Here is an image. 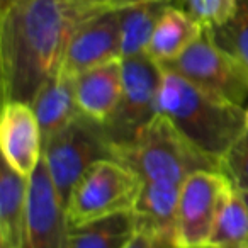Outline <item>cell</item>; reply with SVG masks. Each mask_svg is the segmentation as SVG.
I'll return each mask as SVG.
<instances>
[{
  "instance_id": "6da1fadb",
  "label": "cell",
  "mask_w": 248,
  "mask_h": 248,
  "mask_svg": "<svg viewBox=\"0 0 248 248\" xmlns=\"http://www.w3.org/2000/svg\"><path fill=\"white\" fill-rule=\"evenodd\" d=\"M93 14L72 0H14L0 4L2 104H32L62 70L75 28Z\"/></svg>"
},
{
  "instance_id": "7a4b0ae2",
  "label": "cell",
  "mask_w": 248,
  "mask_h": 248,
  "mask_svg": "<svg viewBox=\"0 0 248 248\" xmlns=\"http://www.w3.org/2000/svg\"><path fill=\"white\" fill-rule=\"evenodd\" d=\"M158 112L190 143L219 162L247 129V107L217 99L167 68L160 83Z\"/></svg>"
},
{
  "instance_id": "3957f363",
  "label": "cell",
  "mask_w": 248,
  "mask_h": 248,
  "mask_svg": "<svg viewBox=\"0 0 248 248\" xmlns=\"http://www.w3.org/2000/svg\"><path fill=\"white\" fill-rule=\"evenodd\" d=\"M114 160L133 170L143 182L182 186L187 177L199 170L221 172L219 160L190 143L160 112L135 141L114 148Z\"/></svg>"
},
{
  "instance_id": "277c9868",
  "label": "cell",
  "mask_w": 248,
  "mask_h": 248,
  "mask_svg": "<svg viewBox=\"0 0 248 248\" xmlns=\"http://www.w3.org/2000/svg\"><path fill=\"white\" fill-rule=\"evenodd\" d=\"M143 180L112 158L95 162L75 184L65 206L70 228L133 211Z\"/></svg>"
},
{
  "instance_id": "5b68a950",
  "label": "cell",
  "mask_w": 248,
  "mask_h": 248,
  "mask_svg": "<svg viewBox=\"0 0 248 248\" xmlns=\"http://www.w3.org/2000/svg\"><path fill=\"white\" fill-rule=\"evenodd\" d=\"M107 158L114 160V145L106 126L83 114H78L43 145V160L63 206H66L80 177L95 162Z\"/></svg>"
},
{
  "instance_id": "8992f818",
  "label": "cell",
  "mask_w": 248,
  "mask_h": 248,
  "mask_svg": "<svg viewBox=\"0 0 248 248\" xmlns=\"http://www.w3.org/2000/svg\"><path fill=\"white\" fill-rule=\"evenodd\" d=\"M123 93L106 131L114 148L126 146L158 114V92L163 66L148 53L123 58Z\"/></svg>"
},
{
  "instance_id": "52a82bcc",
  "label": "cell",
  "mask_w": 248,
  "mask_h": 248,
  "mask_svg": "<svg viewBox=\"0 0 248 248\" xmlns=\"http://www.w3.org/2000/svg\"><path fill=\"white\" fill-rule=\"evenodd\" d=\"M162 66L217 99L240 107L248 106V73L214 45L206 29L179 58Z\"/></svg>"
},
{
  "instance_id": "ba28073f",
  "label": "cell",
  "mask_w": 248,
  "mask_h": 248,
  "mask_svg": "<svg viewBox=\"0 0 248 248\" xmlns=\"http://www.w3.org/2000/svg\"><path fill=\"white\" fill-rule=\"evenodd\" d=\"M231 187L228 177L216 170H199L187 177L177 207V248L207 247L217 211Z\"/></svg>"
},
{
  "instance_id": "9c48e42d",
  "label": "cell",
  "mask_w": 248,
  "mask_h": 248,
  "mask_svg": "<svg viewBox=\"0 0 248 248\" xmlns=\"http://www.w3.org/2000/svg\"><path fill=\"white\" fill-rule=\"evenodd\" d=\"M22 248H70L65 206L43 158L29 179L28 228Z\"/></svg>"
},
{
  "instance_id": "30bf717a",
  "label": "cell",
  "mask_w": 248,
  "mask_h": 248,
  "mask_svg": "<svg viewBox=\"0 0 248 248\" xmlns=\"http://www.w3.org/2000/svg\"><path fill=\"white\" fill-rule=\"evenodd\" d=\"M121 58L119 11H100L90 14L75 28L66 46L62 68L77 77Z\"/></svg>"
},
{
  "instance_id": "8fae6325",
  "label": "cell",
  "mask_w": 248,
  "mask_h": 248,
  "mask_svg": "<svg viewBox=\"0 0 248 248\" xmlns=\"http://www.w3.org/2000/svg\"><path fill=\"white\" fill-rule=\"evenodd\" d=\"M0 148L4 162L16 172L31 177L43 158V136L31 104H2Z\"/></svg>"
},
{
  "instance_id": "7c38bea8",
  "label": "cell",
  "mask_w": 248,
  "mask_h": 248,
  "mask_svg": "<svg viewBox=\"0 0 248 248\" xmlns=\"http://www.w3.org/2000/svg\"><path fill=\"white\" fill-rule=\"evenodd\" d=\"M121 60L104 63L75 77L77 104L83 116L102 124L110 119L123 93Z\"/></svg>"
},
{
  "instance_id": "4fadbf2b",
  "label": "cell",
  "mask_w": 248,
  "mask_h": 248,
  "mask_svg": "<svg viewBox=\"0 0 248 248\" xmlns=\"http://www.w3.org/2000/svg\"><path fill=\"white\" fill-rule=\"evenodd\" d=\"M31 107L38 117L45 145L46 140L56 135L78 114H82L77 104L75 75L62 68L41 87Z\"/></svg>"
},
{
  "instance_id": "5bb4252c",
  "label": "cell",
  "mask_w": 248,
  "mask_h": 248,
  "mask_svg": "<svg viewBox=\"0 0 248 248\" xmlns=\"http://www.w3.org/2000/svg\"><path fill=\"white\" fill-rule=\"evenodd\" d=\"M29 179L7 162L0 167V248H22L28 228Z\"/></svg>"
},
{
  "instance_id": "9a60e30c",
  "label": "cell",
  "mask_w": 248,
  "mask_h": 248,
  "mask_svg": "<svg viewBox=\"0 0 248 248\" xmlns=\"http://www.w3.org/2000/svg\"><path fill=\"white\" fill-rule=\"evenodd\" d=\"M180 187L182 186L179 184L170 182H143L131 211L136 221V230L170 238L175 243Z\"/></svg>"
},
{
  "instance_id": "2e32d148",
  "label": "cell",
  "mask_w": 248,
  "mask_h": 248,
  "mask_svg": "<svg viewBox=\"0 0 248 248\" xmlns=\"http://www.w3.org/2000/svg\"><path fill=\"white\" fill-rule=\"evenodd\" d=\"M202 32L204 28L199 22L179 7L169 4L156 24L146 53L160 65H165L179 58L202 36Z\"/></svg>"
},
{
  "instance_id": "e0dca14e",
  "label": "cell",
  "mask_w": 248,
  "mask_h": 248,
  "mask_svg": "<svg viewBox=\"0 0 248 248\" xmlns=\"http://www.w3.org/2000/svg\"><path fill=\"white\" fill-rule=\"evenodd\" d=\"M169 2H141L119 9L123 58L146 53L155 28Z\"/></svg>"
},
{
  "instance_id": "ac0fdd59",
  "label": "cell",
  "mask_w": 248,
  "mask_h": 248,
  "mask_svg": "<svg viewBox=\"0 0 248 248\" xmlns=\"http://www.w3.org/2000/svg\"><path fill=\"white\" fill-rule=\"evenodd\" d=\"M131 211L107 216L78 228H70V248H126L136 234Z\"/></svg>"
},
{
  "instance_id": "d6986e66",
  "label": "cell",
  "mask_w": 248,
  "mask_h": 248,
  "mask_svg": "<svg viewBox=\"0 0 248 248\" xmlns=\"http://www.w3.org/2000/svg\"><path fill=\"white\" fill-rule=\"evenodd\" d=\"M207 247L248 248V204L234 187L221 202Z\"/></svg>"
},
{
  "instance_id": "ffe728a7",
  "label": "cell",
  "mask_w": 248,
  "mask_h": 248,
  "mask_svg": "<svg viewBox=\"0 0 248 248\" xmlns=\"http://www.w3.org/2000/svg\"><path fill=\"white\" fill-rule=\"evenodd\" d=\"M209 38L248 73V0H236L234 14L223 26L206 29Z\"/></svg>"
},
{
  "instance_id": "44dd1931",
  "label": "cell",
  "mask_w": 248,
  "mask_h": 248,
  "mask_svg": "<svg viewBox=\"0 0 248 248\" xmlns=\"http://www.w3.org/2000/svg\"><path fill=\"white\" fill-rule=\"evenodd\" d=\"M172 5L189 14L204 29H213L230 21L236 0H172Z\"/></svg>"
},
{
  "instance_id": "7402d4cb",
  "label": "cell",
  "mask_w": 248,
  "mask_h": 248,
  "mask_svg": "<svg viewBox=\"0 0 248 248\" xmlns=\"http://www.w3.org/2000/svg\"><path fill=\"white\" fill-rule=\"evenodd\" d=\"M221 172L238 192L248 190V128L221 158Z\"/></svg>"
},
{
  "instance_id": "603a6c76",
  "label": "cell",
  "mask_w": 248,
  "mask_h": 248,
  "mask_svg": "<svg viewBox=\"0 0 248 248\" xmlns=\"http://www.w3.org/2000/svg\"><path fill=\"white\" fill-rule=\"evenodd\" d=\"M72 2L93 12L119 11V9L129 7V5L141 4V2H169V4H172V0H72Z\"/></svg>"
},
{
  "instance_id": "cb8c5ba5",
  "label": "cell",
  "mask_w": 248,
  "mask_h": 248,
  "mask_svg": "<svg viewBox=\"0 0 248 248\" xmlns=\"http://www.w3.org/2000/svg\"><path fill=\"white\" fill-rule=\"evenodd\" d=\"M126 248H177L173 240L160 234L150 233V231H136Z\"/></svg>"
},
{
  "instance_id": "d4e9b609",
  "label": "cell",
  "mask_w": 248,
  "mask_h": 248,
  "mask_svg": "<svg viewBox=\"0 0 248 248\" xmlns=\"http://www.w3.org/2000/svg\"><path fill=\"white\" fill-rule=\"evenodd\" d=\"M241 196L245 197V201H247V204H248V190H247V192H241Z\"/></svg>"
},
{
  "instance_id": "484cf974",
  "label": "cell",
  "mask_w": 248,
  "mask_h": 248,
  "mask_svg": "<svg viewBox=\"0 0 248 248\" xmlns=\"http://www.w3.org/2000/svg\"><path fill=\"white\" fill-rule=\"evenodd\" d=\"M245 119H247V128H248V106H247V112H245Z\"/></svg>"
},
{
  "instance_id": "4316f807",
  "label": "cell",
  "mask_w": 248,
  "mask_h": 248,
  "mask_svg": "<svg viewBox=\"0 0 248 248\" xmlns=\"http://www.w3.org/2000/svg\"><path fill=\"white\" fill-rule=\"evenodd\" d=\"M7 2H14V0H0V4H7Z\"/></svg>"
},
{
  "instance_id": "83f0119b",
  "label": "cell",
  "mask_w": 248,
  "mask_h": 248,
  "mask_svg": "<svg viewBox=\"0 0 248 248\" xmlns=\"http://www.w3.org/2000/svg\"><path fill=\"white\" fill-rule=\"evenodd\" d=\"M206 248H209V247H206Z\"/></svg>"
}]
</instances>
